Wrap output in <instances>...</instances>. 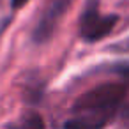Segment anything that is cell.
Returning <instances> with one entry per match:
<instances>
[{"instance_id":"6da1fadb","label":"cell","mask_w":129,"mask_h":129,"mask_svg":"<svg viewBox=\"0 0 129 129\" xmlns=\"http://www.w3.org/2000/svg\"><path fill=\"white\" fill-rule=\"evenodd\" d=\"M125 94V83H103L90 88L74 101L64 129H103L117 115Z\"/></svg>"},{"instance_id":"7a4b0ae2","label":"cell","mask_w":129,"mask_h":129,"mask_svg":"<svg viewBox=\"0 0 129 129\" xmlns=\"http://www.w3.org/2000/svg\"><path fill=\"white\" fill-rule=\"evenodd\" d=\"M117 23H118L117 14H101L99 2L97 0H88L80 20V36L87 43H95L104 39L115 28Z\"/></svg>"},{"instance_id":"3957f363","label":"cell","mask_w":129,"mask_h":129,"mask_svg":"<svg viewBox=\"0 0 129 129\" xmlns=\"http://www.w3.org/2000/svg\"><path fill=\"white\" fill-rule=\"evenodd\" d=\"M69 6H71V0H51L50 2V6L44 9L43 16L39 18L37 25L34 27L32 41L36 44H44L46 41L51 39L57 25L60 23L62 16L69 9Z\"/></svg>"},{"instance_id":"277c9868","label":"cell","mask_w":129,"mask_h":129,"mask_svg":"<svg viewBox=\"0 0 129 129\" xmlns=\"http://www.w3.org/2000/svg\"><path fill=\"white\" fill-rule=\"evenodd\" d=\"M7 129H44V120L39 113L28 111L21 115L16 122L7 124Z\"/></svg>"},{"instance_id":"5b68a950","label":"cell","mask_w":129,"mask_h":129,"mask_svg":"<svg viewBox=\"0 0 129 129\" xmlns=\"http://www.w3.org/2000/svg\"><path fill=\"white\" fill-rule=\"evenodd\" d=\"M118 71H120L122 78L125 80V85L129 87V66H122V67H118Z\"/></svg>"},{"instance_id":"8992f818","label":"cell","mask_w":129,"mask_h":129,"mask_svg":"<svg viewBox=\"0 0 129 129\" xmlns=\"http://www.w3.org/2000/svg\"><path fill=\"white\" fill-rule=\"evenodd\" d=\"M27 2H28V0H11V7H13V9H20V7H23Z\"/></svg>"},{"instance_id":"52a82bcc","label":"cell","mask_w":129,"mask_h":129,"mask_svg":"<svg viewBox=\"0 0 129 129\" xmlns=\"http://www.w3.org/2000/svg\"><path fill=\"white\" fill-rule=\"evenodd\" d=\"M9 23H11V18H7V20H4V21H2V25H0V36H2V32L6 30V27H7Z\"/></svg>"}]
</instances>
